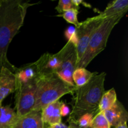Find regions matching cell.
Wrapping results in <instances>:
<instances>
[{
    "label": "cell",
    "instance_id": "cell-14",
    "mask_svg": "<svg viewBox=\"0 0 128 128\" xmlns=\"http://www.w3.org/2000/svg\"><path fill=\"white\" fill-rule=\"evenodd\" d=\"M128 10V0H115L109 3L106 8L99 14L103 19H106L121 12H127Z\"/></svg>",
    "mask_w": 128,
    "mask_h": 128
},
{
    "label": "cell",
    "instance_id": "cell-7",
    "mask_svg": "<svg viewBox=\"0 0 128 128\" xmlns=\"http://www.w3.org/2000/svg\"><path fill=\"white\" fill-rule=\"evenodd\" d=\"M104 20V19L98 14L96 16L89 18L85 21L81 22L80 26L76 28L78 39V43L76 48L78 61L86 51L94 31L101 24Z\"/></svg>",
    "mask_w": 128,
    "mask_h": 128
},
{
    "label": "cell",
    "instance_id": "cell-3",
    "mask_svg": "<svg viewBox=\"0 0 128 128\" xmlns=\"http://www.w3.org/2000/svg\"><path fill=\"white\" fill-rule=\"evenodd\" d=\"M36 82L35 104L32 111H41L64 95L74 93L77 88L64 82L55 73L40 75Z\"/></svg>",
    "mask_w": 128,
    "mask_h": 128
},
{
    "label": "cell",
    "instance_id": "cell-18",
    "mask_svg": "<svg viewBox=\"0 0 128 128\" xmlns=\"http://www.w3.org/2000/svg\"><path fill=\"white\" fill-rule=\"evenodd\" d=\"M91 128H111L110 123L106 120L103 112H98L91 122Z\"/></svg>",
    "mask_w": 128,
    "mask_h": 128
},
{
    "label": "cell",
    "instance_id": "cell-2",
    "mask_svg": "<svg viewBox=\"0 0 128 128\" xmlns=\"http://www.w3.org/2000/svg\"><path fill=\"white\" fill-rule=\"evenodd\" d=\"M106 75L104 72L98 73L87 84L76 88L72 108L68 118L70 123L76 124L78 120L85 114L95 116L98 112L99 104L105 92Z\"/></svg>",
    "mask_w": 128,
    "mask_h": 128
},
{
    "label": "cell",
    "instance_id": "cell-17",
    "mask_svg": "<svg viewBox=\"0 0 128 128\" xmlns=\"http://www.w3.org/2000/svg\"><path fill=\"white\" fill-rule=\"evenodd\" d=\"M117 100V95L114 88L105 91L99 104L98 112H104L111 108Z\"/></svg>",
    "mask_w": 128,
    "mask_h": 128
},
{
    "label": "cell",
    "instance_id": "cell-21",
    "mask_svg": "<svg viewBox=\"0 0 128 128\" xmlns=\"http://www.w3.org/2000/svg\"><path fill=\"white\" fill-rule=\"evenodd\" d=\"M94 116L91 114H85L81 116V117L78 120V121H76V124L78 126L81 128H90L91 122H92V119H93Z\"/></svg>",
    "mask_w": 128,
    "mask_h": 128
},
{
    "label": "cell",
    "instance_id": "cell-25",
    "mask_svg": "<svg viewBox=\"0 0 128 128\" xmlns=\"http://www.w3.org/2000/svg\"><path fill=\"white\" fill-rule=\"evenodd\" d=\"M114 128H128L127 122H124V123L120 124L115 126Z\"/></svg>",
    "mask_w": 128,
    "mask_h": 128
},
{
    "label": "cell",
    "instance_id": "cell-6",
    "mask_svg": "<svg viewBox=\"0 0 128 128\" xmlns=\"http://www.w3.org/2000/svg\"><path fill=\"white\" fill-rule=\"evenodd\" d=\"M61 50L62 52V60L55 74L68 84L76 87L72 76L78 62L76 48L73 44L68 41Z\"/></svg>",
    "mask_w": 128,
    "mask_h": 128
},
{
    "label": "cell",
    "instance_id": "cell-26",
    "mask_svg": "<svg viewBox=\"0 0 128 128\" xmlns=\"http://www.w3.org/2000/svg\"><path fill=\"white\" fill-rule=\"evenodd\" d=\"M69 128H84L79 127V126H78L76 124H73V123H70Z\"/></svg>",
    "mask_w": 128,
    "mask_h": 128
},
{
    "label": "cell",
    "instance_id": "cell-27",
    "mask_svg": "<svg viewBox=\"0 0 128 128\" xmlns=\"http://www.w3.org/2000/svg\"><path fill=\"white\" fill-rule=\"evenodd\" d=\"M0 4H1V0H0Z\"/></svg>",
    "mask_w": 128,
    "mask_h": 128
},
{
    "label": "cell",
    "instance_id": "cell-9",
    "mask_svg": "<svg viewBox=\"0 0 128 128\" xmlns=\"http://www.w3.org/2000/svg\"><path fill=\"white\" fill-rule=\"evenodd\" d=\"M17 86L16 76L10 69L2 67L0 70V106L8 95L15 92Z\"/></svg>",
    "mask_w": 128,
    "mask_h": 128
},
{
    "label": "cell",
    "instance_id": "cell-12",
    "mask_svg": "<svg viewBox=\"0 0 128 128\" xmlns=\"http://www.w3.org/2000/svg\"><path fill=\"white\" fill-rule=\"evenodd\" d=\"M12 128H44L41 112L32 111L21 117H18Z\"/></svg>",
    "mask_w": 128,
    "mask_h": 128
},
{
    "label": "cell",
    "instance_id": "cell-5",
    "mask_svg": "<svg viewBox=\"0 0 128 128\" xmlns=\"http://www.w3.org/2000/svg\"><path fill=\"white\" fill-rule=\"evenodd\" d=\"M36 80L26 84H18L15 94V108L18 117L27 114L33 110L35 104Z\"/></svg>",
    "mask_w": 128,
    "mask_h": 128
},
{
    "label": "cell",
    "instance_id": "cell-22",
    "mask_svg": "<svg viewBox=\"0 0 128 128\" xmlns=\"http://www.w3.org/2000/svg\"><path fill=\"white\" fill-rule=\"evenodd\" d=\"M64 34L68 41L72 43L76 47L78 43V39L77 36H76V28L72 26H70L66 29Z\"/></svg>",
    "mask_w": 128,
    "mask_h": 128
},
{
    "label": "cell",
    "instance_id": "cell-23",
    "mask_svg": "<svg viewBox=\"0 0 128 128\" xmlns=\"http://www.w3.org/2000/svg\"><path fill=\"white\" fill-rule=\"evenodd\" d=\"M70 114V108L68 106L62 102V105L61 106V116H68Z\"/></svg>",
    "mask_w": 128,
    "mask_h": 128
},
{
    "label": "cell",
    "instance_id": "cell-10",
    "mask_svg": "<svg viewBox=\"0 0 128 128\" xmlns=\"http://www.w3.org/2000/svg\"><path fill=\"white\" fill-rule=\"evenodd\" d=\"M103 112L111 127H115L120 124L128 122V111L123 104L118 100L116 101L111 108Z\"/></svg>",
    "mask_w": 128,
    "mask_h": 128
},
{
    "label": "cell",
    "instance_id": "cell-1",
    "mask_svg": "<svg viewBox=\"0 0 128 128\" xmlns=\"http://www.w3.org/2000/svg\"><path fill=\"white\" fill-rule=\"evenodd\" d=\"M34 5L22 0H1L0 4V70L2 67L14 72L16 68L7 58L9 45L23 25L27 10Z\"/></svg>",
    "mask_w": 128,
    "mask_h": 128
},
{
    "label": "cell",
    "instance_id": "cell-19",
    "mask_svg": "<svg viewBox=\"0 0 128 128\" xmlns=\"http://www.w3.org/2000/svg\"><path fill=\"white\" fill-rule=\"evenodd\" d=\"M79 10L78 9H71L65 11L61 14H58V16H60L64 19L66 22L74 25L75 28H78L80 24V22L78 20Z\"/></svg>",
    "mask_w": 128,
    "mask_h": 128
},
{
    "label": "cell",
    "instance_id": "cell-4",
    "mask_svg": "<svg viewBox=\"0 0 128 128\" xmlns=\"http://www.w3.org/2000/svg\"><path fill=\"white\" fill-rule=\"evenodd\" d=\"M126 13L121 12L103 20L94 31L86 51L78 62L76 68H86L93 59L104 50L111 31Z\"/></svg>",
    "mask_w": 128,
    "mask_h": 128
},
{
    "label": "cell",
    "instance_id": "cell-16",
    "mask_svg": "<svg viewBox=\"0 0 128 128\" xmlns=\"http://www.w3.org/2000/svg\"><path fill=\"white\" fill-rule=\"evenodd\" d=\"M98 73V72H90L83 68H78L74 70L72 74V81L76 88L81 87L87 84Z\"/></svg>",
    "mask_w": 128,
    "mask_h": 128
},
{
    "label": "cell",
    "instance_id": "cell-8",
    "mask_svg": "<svg viewBox=\"0 0 128 128\" xmlns=\"http://www.w3.org/2000/svg\"><path fill=\"white\" fill-rule=\"evenodd\" d=\"M62 56V52L61 50L55 54L48 52L43 54L36 61L40 75L55 73L61 64Z\"/></svg>",
    "mask_w": 128,
    "mask_h": 128
},
{
    "label": "cell",
    "instance_id": "cell-24",
    "mask_svg": "<svg viewBox=\"0 0 128 128\" xmlns=\"http://www.w3.org/2000/svg\"><path fill=\"white\" fill-rule=\"evenodd\" d=\"M48 128H70L69 126H66L65 124L62 123V122H60V123L52 125V126H50V127Z\"/></svg>",
    "mask_w": 128,
    "mask_h": 128
},
{
    "label": "cell",
    "instance_id": "cell-11",
    "mask_svg": "<svg viewBox=\"0 0 128 128\" xmlns=\"http://www.w3.org/2000/svg\"><path fill=\"white\" fill-rule=\"evenodd\" d=\"M18 84H26L36 80L40 75L36 62L24 64L14 71Z\"/></svg>",
    "mask_w": 128,
    "mask_h": 128
},
{
    "label": "cell",
    "instance_id": "cell-15",
    "mask_svg": "<svg viewBox=\"0 0 128 128\" xmlns=\"http://www.w3.org/2000/svg\"><path fill=\"white\" fill-rule=\"evenodd\" d=\"M18 116L10 106H0V128H12Z\"/></svg>",
    "mask_w": 128,
    "mask_h": 128
},
{
    "label": "cell",
    "instance_id": "cell-13",
    "mask_svg": "<svg viewBox=\"0 0 128 128\" xmlns=\"http://www.w3.org/2000/svg\"><path fill=\"white\" fill-rule=\"evenodd\" d=\"M62 103V101H55L41 110V118L44 124H47L52 126L61 122V106Z\"/></svg>",
    "mask_w": 128,
    "mask_h": 128
},
{
    "label": "cell",
    "instance_id": "cell-20",
    "mask_svg": "<svg viewBox=\"0 0 128 128\" xmlns=\"http://www.w3.org/2000/svg\"><path fill=\"white\" fill-rule=\"evenodd\" d=\"M55 9L58 12H60V14H61L65 11L71 10V9H78V10H79L80 8L76 7L72 4V0H60L57 6L55 8Z\"/></svg>",
    "mask_w": 128,
    "mask_h": 128
}]
</instances>
